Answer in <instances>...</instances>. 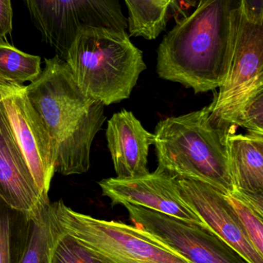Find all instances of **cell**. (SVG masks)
Segmentation results:
<instances>
[{
  "label": "cell",
  "instance_id": "6da1fadb",
  "mask_svg": "<svg viewBox=\"0 0 263 263\" xmlns=\"http://www.w3.org/2000/svg\"><path fill=\"white\" fill-rule=\"evenodd\" d=\"M241 12L240 0H199L192 12L177 21L161 42L159 77L191 88L196 94L220 87Z\"/></svg>",
  "mask_w": 263,
  "mask_h": 263
},
{
  "label": "cell",
  "instance_id": "7a4b0ae2",
  "mask_svg": "<svg viewBox=\"0 0 263 263\" xmlns=\"http://www.w3.org/2000/svg\"><path fill=\"white\" fill-rule=\"evenodd\" d=\"M26 88L54 141L55 172L63 176L86 173L91 145L106 120L104 105L83 93L58 55L45 59L44 69Z\"/></svg>",
  "mask_w": 263,
  "mask_h": 263
},
{
  "label": "cell",
  "instance_id": "3957f363",
  "mask_svg": "<svg viewBox=\"0 0 263 263\" xmlns=\"http://www.w3.org/2000/svg\"><path fill=\"white\" fill-rule=\"evenodd\" d=\"M233 127L219 121L208 106L161 120L154 133L157 167L174 177L199 181L223 193L233 191L227 149Z\"/></svg>",
  "mask_w": 263,
  "mask_h": 263
},
{
  "label": "cell",
  "instance_id": "277c9868",
  "mask_svg": "<svg viewBox=\"0 0 263 263\" xmlns=\"http://www.w3.org/2000/svg\"><path fill=\"white\" fill-rule=\"evenodd\" d=\"M65 61L83 93L104 106L129 98L147 69L126 31L105 27L80 29Z\"/></svg>",
  "mask_w": 263,
  "mask_h": 263
},
{
  "label": "cell",
  "instance_id": "5b68a950",
  "mask_svg": "<svg viewBox=\"0 0 263 263\" xmlns=\"http://www.w3.org/2000/svg\"><path fill=\"white\" fill-rule=\"evenodd\" d=\"M51 207L60 230L99 263H191L134 226L77 213L63 200Z\"/></svg>",
  "mask_w": 263,
  "mask_h": 263
},
{
  "label": "cell",
  "instance_id": "8992f818",
  "mask_svg": "<svg viewBox=\"0 0 263 263\" xmlns=\"http://www.w3.org/2000/svg\"><path fill=\"white\" fill-rule=\"evenodd\" d=\"M45 43L66 60L80 29L87 26L126 30L128 20L118 0H24Z\"/></svg>",
  "mask_w": 263,
  "mask_h": 263
},
{
  "label": "cell",
  "instance_id": "52a82bcc",
  "mask_svg": "<svg viewBox=\"0 0 263 263\" xmlns=\"http://www.w3.org/2000/svg\"><path fill=\"white\" fill-rule=\"evenodd\" d=\"M262 91L263 23L252 21L241 12L225 80L208 108L221 123L235 126L242 108Z\"/></svg>",
  "mask_w": 263,
  "mask_h": 263
},
{
  "label": "cell",
  "instance_id": "ba28073f",
  "mask_svg": "<svg viewBox=\"0 0 263 263\" xmlns=\"http://www.w3.org/2000/svg\"><path fill=\"white\" fill-rule=\"evenodd\" d=\"M0 114L40 192L47 196L55 173L54 141L23 85L0 84Z\"/></svg>",
  "mask_w": 263,
  "mask_h": 263
},
{
  "label": "cell",
  "instance_id": "9c48e42d",
  "mask_svg": "<svg viewBox=\"0 0 263 263\" xmlns=\"http://www.w3.org/2000/svg\"><path fill=\"white\" fill-rule=\"evenodd\" d=\"M123 206L134 227L191 263H249L214 231L140 205Z\"/></svg>",
  "mask_w": 263,
  "mask_h": 263
},
{
  "label": "cell",
  "instance_id": "30bf717a",
  "mask_svg": "<svg viewBox=\"0 0 263 263\" xmlns=\"http://www.w3.org/2000/svg\"><path fill=\"white\" fill-rule=\"evenodd\" d=\"M99 185L113 205H140L212 230L184 200L176 178L159 167L154 173L141 177L102 179Z\"/></svg>",
  "mask_w": 263,
  "mask_h": 263
},
{
  "label": "cell",
  "instance_id": "8fae6325",
  "mask_svg": "<svg viewBox=\"0 0 263 263\" xmlns=\"http://www.w3.org/2000/svg\"><path fill=\"white\" fill-rule=\"evenodd\" d=\"M176 180L184 200L212 230L247 262L263 263V256L253 247L223 193L199 181L183 178Z\"/></svg>",
  "mask_w": 263,
  "mask_h": 263
},
{
  "label": "cell",
  "instance_id": "7c38bea8",
  "mask_svg": "<svg viewBox=\"0 0 263 263\" xmlns=\"http://www.w3.org/2000/svg\"><path fill=\"white\" fill-rule=\"evenodd\" d=\"M0 198L12 210L32 215L50 202L36 184L26 160L0 114Z\"/></svg>",
  "mask_w": 263,
  "mask_h": 263
},
{
  "label": "cell",
  "instance_id": "4fadbf2b",
  "mask_svg": "<svg viewBox=\"0 0 263 263\" xmlns=\"http://www.w3.org/2000/svg\"><path fill=\"white\" fill-rule=\"evenodd\" d=\"M106 138L117 178L132 179L149 173L148 152L154 135L143 127L133 112L123 109L114 114L108 121Z\"/></svg>",
  "mask_w": 263,
  "mask_h": 263
},
{
  "label": "cell",
  "instance_id": "5bb4252c",
  "mask_svg": "<svg viewBox=\"0 0 263 263\" xmlns=\"http://www.w3.org/2000/svg\"><path fill=\"white\" fill-rule=\"evenodd\" d=\"M229 165L233 190L263 205V134L227 136Z\"/></svg>",
  "mask_w": 263,
  "mask_h": 263
},
{
  "label": "cell",
  "instance_id": "9a60e30c",
  "mask_svg": "<svg viewBox=\"0 0 263 263\" xmlns=\"http://www.w3.org/2000/svg\"><path fill=\"white\" fill-rule=\"evenodd\" d=\"M130 34L155 40L172 18H183L199 0H125ZM179 18V20H180ZM178 20V21H179Z\"/></svg>",
  "mask_w": 263,
  "mask_h": 263
},
{
  "label": "cell",
  "instance_id": "2e32d148",
  "mask_svg": "<svg viewBox=\"0 0 263 263\" xmlns=\"http://www.w3.org/2000/svg\"><path fill=\"white\" fill-rule=\"evenodd\" d=\"M20 247L12 263H51L52 250L60 236V227L48 202L32 215H23Z\"/></svg>",
  "mask_w": 263,
  "mask_h": 263
},
{
  "label": "cell",
  "instance_id": "e0dca14e",
  "mask_svg": "<svg viewBox=\"0 0 263 263\" xmlns=\"http://www.w3.org/2000/svg\"><path fill=\"white\" fill-rule=\"evenodd\" d=\"M40 64L38 55L22 52L6 41L0 42V84L32 83L41 73Z\"/></svg>",
  "mask_w": 263,
  "mask_h": 263
},
{
  "label": "cell",
  "instance_id": "ac0fdd59",
  "mask_svg": "<svg viewBox=\"0 0 263 263\" xmlns=\"http://www.w3.org/2000/svg\"><path fill=\"white\" fill-rule=\"evenodd\" d=\"M223 196L237 216L253 247L263 256V213L236 190L223 193Z\"/></svg>",
  "mask_w": 263,
  "mask_h": 263
},
{
  "label": "cell",
  "instance_id": "d6986e66",
  "mask_svg": "<svg viewBox=\"0 0 263 263\" xmlns=\"http://www.w3.org/2000/svg\"><path fill=\"white\" fill-rule=\"evenodd\" d=\"M51 263L99 262L77 241L61 231L52 250Z\"/></svg>",
  "mask_w": 263,
  "mask_h": 263
},
{
  "label": "cell",
  "instance_id": "ffe728a7",
  "mask_svg": "<svg viewBox=\"0 0 263 263\" xmlns=\"http://www.w3.org/2000/svg\"><path fill=\"white\" fill-rule=\"evenodd\" d=\"M235 126L263 134V91L255 95L238 114Z\"/></svg>",
  "mask_w": 263,
  "mask_h": 263
},
{
  "label": "cell",
  "instance_id": "44dd1931",
  "mask_svg": "<svg viewBox=\"0 0 263 263\" xmlns=\"http://www.w3.org/2000/svg\"><path fill=\"white\" fill-rule=\"evenodd\" d=\"M15 212L0 198V263H12L11 242Z\"/></svg>",
  "mask_w": 263,
  "mask_h": 263
},
{
  "label": "cell",
  "instance_id": "7402d4cb",
  "mask_svg": "<svg viewBox=\"0 0 263 263\" xmlns=\"http://www.w3.org/2000/svg\"><path fill=\"white\" fill-rule=\"evenodd\" d=\"M12 29V9L11 0H0V42H4L6 35Z\"/></svg>",
  "mask_w": 263,
  "mask_h": 263
},
{
  "label": "cell",
  "instance_id": "603a6c76",
  "mask_svg": "<svg viewBox=\"0 0 263 263\" xmlns=\"http://www.w3.org/2000/svg\"><path fill=\"white\" fill-rule=\"evenodd\" d=\"M241 9L252 21L263 23V0H240Z\"/></svg>",
  "mask_w": 263,
  "mask_h": 263
}]
</instances>
